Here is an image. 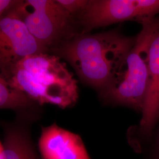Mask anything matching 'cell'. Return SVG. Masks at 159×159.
I'll list each match as a JSON object with an SVG mask.
<instances>
[{"label":"cell","instance_id":"1","mask_svg":"<svg viewBox=\"0 0 159 159\" xmlns=\"http://www.w3.org/2000/svg\"><path fill=\"white\" fill-rule=\"evenodd\" d=\"M135 40L116 31L80 33L50 54L66 60L83 81L102 91L119 74Z\"/></svg>","mask_w":159,"mask_h":159},{"label":"cell","instance_id":"2","mask_svg":"<svg viewBox=\"0 0 159 159\" xmlns=\"http://www.w3.org/2000/svg\"><path fill=\"white\" fill-rule=\"evenodd\" d=\"M8 81L41 106L50 104L68 108L74 106L79 97L74 75L59 57L50 53L25 57L12 69Z\"/></svg>","mask_w":159,"mask_h":159},{"label":"cell","instance_id":"3","mask_svg":"<svg viewBox=\"0 0 159 159\" xmlns=\"http://www.w3.org/2000/svg\"><path fill=\"white\" fill-rule=\"evenodd\" d=\"M142 28L111 84L101 91L104 98L142 112L148 81V52L159 31V16L140 21Z\"/></svg>","mask_w":159,"mask_h":159},{"label":"cell","instance_id":"4","mask_svg":"<svg viewBox=\"0 0 159 159\" xmlns=\"http://www.w3.org/2000/svg\"><path fill=\"white\" fill-rule=\"evenodd\" d=\"M12 8L46 53L81 33L57 0L17 1Z\"/></svg>","mask_w":159,"mask_h":159},{"label":"cell","instance_id":"5","mask_svg":"<svg viewBox=\"0 0 159 159\" xmlns=\"http://www.w3.org/2000/svg\"><path fill=\"white\" fill-rule=\"evenodd\" d=\"M159 16V0H89L77 20L81 33L115 23Z\"/></svg>","mask_w":159,"mask_h":159},{"label":"cell","instance_id":"6","mask_svg":"<svg viewBox=\"0 0 159 159\" xmlns=\"http://www.w3.org/2000/svg\"><path fill=\"white\" fill-rule=\"evenodd\" d=\"M13 6L0 20V74L7 80L12 69L23 58L46 52L14 11Z\"/></svg>","mask_w":159,"mask_h":159},{"label":"cell","instance_id":"7","mask_svg":"<svg viewBox=\"0 0 159 159\" xmlns=\"http://www.w3.org/2000/svg\"><path fill=\"white\" fill-rule=\"evenodd\" d=\"M41 113L24 112L16 114L11 121H1L4 143L0 159H42L36 150L31 128Z\"/></svg>","mask_w":159,"mask_h":159},{"label":"cell","instance_id":"8","mask_svg":"<svg viewBox=\"0 0 159 159\" xmlns=\"http://www.w3.org/2000/svg\"><path fill=\"white\" fill-rule=\"evenodd\" d=\"M38 147L42 159H91L81 137L56 123L41 127Z\"/></svg>","mask_w":159,"mask_h":159},{"label":"cell","instance_id":"9","mask_svg":"<svg viewBox=\"0 0 159 159\" xmlns=\"http://www.w3.org/2000/svg\"><path fill=\"white\" fill-rule=\"evenodd\" d=\"M142 113L140 131L144 136H151L159 121V31L149 49L148 81Z\"/></svg>","mask_w":159,"mask_h":159},{"label":"cell","instance_id":"10","mask_svg":"<svg viewBox=\"0 0 159 159\" xmlns=\"http://www.w3.org/2000/svg\"><path fill=\"white\" fill-rule=\"evenodd\" d=\"M0 109L11 110L15 114L24 112L41 113V106L23 92L13 88L0 74Z\"/></svg>","mask_w":159,"mask_h":159},{"label":"cell","instance_id":"11","mask_svg":"<svg viewBox=\"0 0 159 159\" xmlns=\"http://www.w3.org/2000/svg\"><path fill=\"white\" fill-rule=\"evenodd\" d=\"M57 2L77 21L85 10L89 0H57Z\"/></svg>","mask_w":159,"mask_h":159},{"label":"cell","instance_id":"12","mask_svg":"<svg viewBox=\"0 0 159 159\" xmlns=\"http://www.w3.org/2000/svg\"><path fill=\"white\" fill-rule=\"evenodd\" d=\"M17 1L13 0H0V20L5 15Z\"/></svg>","mask_w":159,"mask_h":159},{"label":"cell","instance_id":"13","mask_svg":"<svg viewBox=\"0 0 159 159\" xmlns=\"http://www.w3.org/2000/svg\"><path fill=\"white\" fill-rule=\"evenodd\" d=\"M151 159H159V131L154 143Z\"/></svg>","mask_w":159,"mask_h":159},{"label":"cell","instance_id":"14","mask_svg":"<svg viewBox=\"0 0 159 159\" xmlns=\"http://www.w3.org/2000/svg\"><path fill=\"white\" fill-rule=\"evenodd\" d=\"M2 144H1L0 142V157L2 153Z\"/></svg>","mask_w":159,"mask_h":159}]
</instances>
